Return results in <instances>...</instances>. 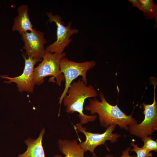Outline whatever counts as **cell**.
Segmentation results:
<instances>
[{"label":"cell","mask_w":157,"mask_h":157,"mask_svg":"<svg viewBox=\"0 0 157 157\" xmlns=\"http://www.w3.org/2000/svg\"><path fill=\"white\" fill-rule=\"evenodd\" d=\"M144 142L142 148L149 151H157V140H154L151 137L147 136L142 139Z\"/></svg>","instance_id":"14"},{"label":"cell","mask_w":157,"mask_h":157,"mask_svg":"<svg viewBox=\"0 0 157 157\" xmlns=\"http://www.w3.org/2000/svg\"><path fill=\"white\" fill-rule=\"evenodd\" d=\"M28 8L25 4L19 6L17 9L18 15L14 19V23L12 30L13 31H17L20 35L33 29L28 14Z\"/></svg>","instance_id":"10"},{"label":"cell","mask_w":157,"mask_h":157,"mask_svg":"<svg viewBox=\"0 0 157 157\" xmlns=\"http://www.w3.org/2000/svg\"><path fill=\"white\" fill-rule=\"evenodd\" d=\"M96 65V63L94 61L77 63L70 60L65 57L60 59V68L64 75L65 83L64 90L59 98L58 103L60 105L74 79L79 76H81L82 81L87 84V72Z\"/></svg>","instance_id":"4"},{"label":"cell","mask_w":157,"mask_h":157,"mask_svg":"<svg viewBox=\"0 0 157 157\" xmlns=\"http://www.w3.org/2000/svg\"><path fill=\"white\" fill-rule=\"evenodd\" d=\"M117 125L113 124L110 125L106 131L102 133H93L87 131L86 127L78 123L74 126L75 128L79 132L83 133L86 137L85 140L79 144L81 148L85 152L89 151L94 154V151L96 148L99 145H105L107 140L111 143L116 142L121 135L117 133H113Z\"/></svg>","instance_id":"7"},{"label":"cell","mask_w":157,"mask_h":157,"mask_svg":"<svg viewBox=\"0 0 157 157\" xmlns=\"http://www.w3.org/2000/svg\"><path fill=\"white\" fill-rule=\"evenodd\" d=\"M92 157H98L94 154V155H93V156H92Z\"/></svg>","instance_id":"18"},{"label":"cell","mask_w":157,"mask_h":157,"mask_svg":"<svg viewBox=\"0 0 157 157\" xmlns=\"http://www.w3.org/2000/svg\"><path fill=\"white\" fill-rule=\"evenodd\" d=\"M23 57L25 60V65L23 72L21 75L14 77L4 75L0 76V77L9 80L4 82L7 83L12 82L16 83L18 90L20 92L26 91L28 93H32L35 85L33 79L34 67L37 63L41 61L42 60L38 58H26L24 56Z\"/></svg>","instance_id":"9"},{"label":"cell","mask_w":157,"mask_h":157,"mask_svg":"<svg viewBox=\"0 0 157 157\" xmlns=\"http://www.w3.org/2000/svg\"><path fill=\"white\" fill-rule=\"evenodd\" d=\"M154 87V98L151 104H146L143 102L142 104L144 110L143 113L144 117L140 124H136L129 126L130 133L141 139L151 135L157 130V105L155 99V90L156 81L151 80Z\"/></svg>","instance_id":"5"},{"label":"cell","mask_w":157,"mask_h":157,"mask_svg":"<svg viewBox=\"0 0 157 157\" xmlns=\"http://www.w3.org/2000/svg\"><path fill=\"white\" fill-rule=\"evenodd\" d=\"M45 129L43 128L39 136L36 139L28 138L24 140L27 146L26 151L21 154H19L17 157H46L42 145V141Z\"/></svg>","instance_id":"11"},{"label":"cell","mask_w":157,"mask_h":157,"mask_svg":"<svg viewBox=\"0 0 157 157\" xmlns=\"http://www.w3.org/2000/svg\"><path fill=\"white\" fill-rule=\"evenodd\" d=\"M131 149V147L127 148L122 152V155L119 157H136V156H130L129 155V151ZM105 157H114L113 156L110 154H107Z\"/></svg>","instance_id":"16"},{"label":"cell","mask_w":157,"mask_h":157,"mask_svg":"<svg viewBox=\"0 0 157 157\" xmlns=\"http://www.w3.org/2000/svg\"><path fill=\"white\" fill-rule=\"evenodd\" d=\"M60 151L64 154L65 157H84L85 152L76 140L59 139L58 142ZM53 157H63L59 155H56Z\"/></svg>","instance_id":"12"},{"label":"cell","mask_w":157,"mask_h":157,"mask_svg":"<svg viewBox=\"0 0 157 157\" xmlns=\"http://www.w3.org/2000/svg\"><path fill=\"white\" fill-rule=\"evenodd\" d=\"M65 54L52 53L45 50L41 62L34 68L33 79L35 85H41L44 81L45 77L51 76L52 77L49 80V82H55V78L57 84L61 85L65 79L60 70V61L62 58L65 56Z\"/></svg>","instance_id":"3"},{"label":"cell","mask_w":157,"mask_h":157,"mask_svg":"<svg viewBox=\"0 0 157 157\" xmlns=\"http://www.w3.org/2000/svg\"><path fill=\"white\" fill-rule=\"evenodd\" d=\"M97 96L96 91L92 85L88 86L80 80L72 82L63 101L66 107V112L71 114L78 112L80 123L82 125L95 121L97 115L85 114L83 113V105L86 99Z\"/></svg>","instance_id":"2"},{"label":"cell","mask_w":157,"mask_h":157,"mask_svg":"<svg viewBox=\"0 0 157 157\" xmlns=\"http://www.w3.org/2000/svg\"><path fill=\"white\" fill-rule=\"evenodd\" d=\"M20 35L24 44L23 48L28 58L42 60L45 52L44 45L47 43L44 33L33 28L32 31Z\"/></svg>","instance_id":"8"},{"label":"cell","mask_w":157,"mask_h":157,"mask_svg":"<svg viewBox=\"0 0 157 157\" xmlns=\"http://www.w3.org/2000/svg\"><path fill=\"white\" fill-rule=\"evenodd\" d=\"M141 9L146 19L148 20L154 18L157 26V6L152 0H139Z\"/></svg>","instance_id":"13"},{"label":"cell","mask_w":157,"mask_h":157,"mask_svg":"<svg viewBox=\"0 0 157 157\" xmlns=\"http://www.w3.org/2000/svg\"><path fill=\"white\" fill-rule=\"evenodd\" d=\"M46 15L49 19L48 21L51 23L54 22L57 26L56 40L54 42L48 46L45 50L52 53L61 54L65 48L72 42L70 37L73 35L77 33L78 30L76 28H71L72 22H69L67 26L58 15H54L51 12H46Z\"/></svg>","instance_id":"6"},{"label":"cell","mask_w":157,"mask_h":157,"mask_svg":"<svg viewBox=\"0 0 157 157\" xmlns=\"http://www.w3.org/2000/svg\"><path fill=\"white\" fill-rule=\"evenodd\" d=\"M101 101L96 98L89 99V103L84 108L85 110L89 111L91 114H98L100 125L107 128L111 124H115L120 128L129 131V126L137 123L136 119L132 114L127 115L118 107L117 105H111L106 100L101 92H100Z\"/></svg>","instance_id":"1"},{"label":"cell","mask_w":157,"mask_h":157,"mask_svg":"<svg viewBox=\"0 0 157 157\" xmlns=\"http://www.w3.org/2000/svg\"><path fill=\"white\" fill-rule=\"evenodd\" d=\"M129 2L132 3L133 6L141 9L140 5L139 0H128Z\"/></svg>","instance_id":"17"},{"label":"cell","mask_w":157,"mask_h":157,"mask_svg":"<svg viewBox=\"0 0 157 157\" xmlns=\"http://www.w3.org/2000/svg\"><path fill=\"white\" fill-rule=\"evenodd\" d=\"M131 146L133 149L131 150V151L135 152L136 154V157H152V154L145 149L139 147L133 141L131 144Z\"/></svg>","instance_id":"15"}]
</instances>
